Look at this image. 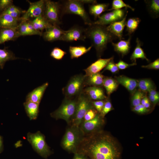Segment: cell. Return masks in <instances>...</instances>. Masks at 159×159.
Segmentation results:
<instances>
[{
  "instance_id": "cell-1",
  "label": "cell",
  "mask_w": 159,
  "mask_h": 159,
  "mask_svg": "<svg viewBox=\"0 0 159 159\" xmlns=\"http://www.w3.org/2000/svg\"><path fill=\"white\" fill-rule=\"evenodd\" d=\"M92 159H119V149L112 137L99 131L84 136L77 148Z\"/></svg>"
},
{
  "instance_id": "cell-2",
  "label": "cell",
  "mask_w": 159,
  "mask_h": 159,
  "mask_svg": "<svg viewBox=\"0 0 159 159\" xmlns=\"http://www.w3.org/2000/svg\"><path fill=\"white\" fill-rule=\"evenodd\" d=\"M85 35L90 39L99 58L107 48V44L117 39L107 29L106 26L93 24L85 29Z\"/></svg>"
},
{
  "instance_id": "cell-3",
  "label": "cell",
  "mask_w": 159,
  "mask_h": 159,
  "mask_svg": "<svg viewBox=\"0 0 159 159\" xmlns=\"http://www.w3.org/2000/svg\"><path fill=\"white\" fill-rule=\"evenodd\" d=\"M85 75L77 74L72 77L62 89L65 98L72 99L77 97L86 87Z\"/></svg>"
},
{
  "instance_id": "cell-4",
  "label": "cell",
  "mask_w": 159,
  "mask_h": 159,
  "mask_svg": "<svg viewBox=\"0 0 159 159\" xmlns=\"http://www.w3.org/2000/svg\"><path fill=\"white\" fill-rule=\"evenodd\" d=\"M78 97L72 99L65 98L59 108L50 114L51 116L56 120H64L69 124L75 113Z\"/></svg>"
},
{
  "instance_id": "cell-5",
  "label": "cell",
  "mask_w": 159,
  "mask_h": 159,
  "mask_svg": "<svg viewBox=\"0 0 159 159\" xmlns=\"http://www.w3.org/2000/svg\"><path fill=\"white\" fill-rule=\"evenodd\" d=\"M66 14H74L79 16L85 24L91 25L93 22L91 20L86 11L84 4L79 0H69L62 5L61 15Z\"/></svg>"
},
{
  "instance_id": "cell-6",
  "label": "cell",
  "mask_w": 159,
  "mask_h": 159,
  "mask_svg": "<svg viewBox=\"0 0 159 159\" xmlns=\"http://www.w3.org/2000/svg\"><path fill=\"white\" fill-rule=\"evenodd\" d=\"M92 101L82 92L78 97L75 111L71 121L70 126L79 128L87 111L94 108Z\"/></svg>"
},
{
  "instance_id": "cell-7",
  "label": "cell",
  "mask_w": 159,
  "mask_h": 159,
  "mask_svg": "<svg viewBox=\"0 0 159 159\" xmlns=\"http://www.w3.org/2000/svg\"><path fill=\"white\" fill-rule=\"evenodd\" d=\"M83 136L79 128L70 126L66 130L61 145L68 151L75 152Z\"/></svg>"
},
{
  "instance_id": "cell-8",
  "label": "cell",
  "mask_w": 159,
  "mask_h": 159,
  "mask_svg": "<svg viewBox=\"0 0 159 159\" xmlns=\"http://www.w3.org/2000/svg\"><path fill=\"white\" fill-rule=\"evenodd\" d=\"M27 139L34 150L42 157L47 158L51 154V151L46 142L45 136L40 131L35 133L28 132Z\"/></svg>"
},
{
  "instance_id": "cell-9",
  "label": "cell",
  "mask_w": 159,
  "mask_h": 159,
  "mask_svg": "<svg viewBox=\"0 0 159 159\" xmlns=\"http://www.w3.org/2000/svg\"><path fill=\"white\" fill-rule=\"evenodd\" d=\"M61 8L62 5L58 2L45 0L43 16L52 24L59 25L61 23Z\"/></svg>"
},
{
  "instance_id": "cell-10",
  "label": "cell",
  "mask_w": 159,
  "mask_h": 159,
  "mask_svg": "<svg viewBox=\"0 0 159 159\" xmlns=\"http://www.w3.org/2000/svg\"><path fill=\"white\" fill-rule=\"evenodd\" d=\"M127 8L113 10L110 12L104 14L100 16L98 19L93 22L92 24L106 26L115 22L122 19L125 16L127 11Z\"/></svg>"
},
{
  "instance_id": "cell-11",
  "label": "cell",
  "mask_w": 159,
  "mask_h": 159,
  "mask_svg": "<svg viewBox=\"0 0 159 159\" xmlns=\"http://www.w3.org/2000/svg\"><path fill=\"white\" fill-rule=\"evenodd\" d=\"M104 122L103 118L98 113L93 119L87 121H82L79 128L83 135L85 136L99 131L98 129Z\"/></svg>"
},
{
  "instance_id": "cell-12",
  "label": "cell",
  "mask_w": 159,
  "mask_h": 159,
  "mask_svg": "<svg viewBox=\"0 0 159 159\" xmlns=\"http://www.w3.org/2000/svg\"><path fill=\"white\" fill-rule=\"evenodd\" d=\"M29 6L27 10L21 17V21H29L32 18H35L44 15L45 0H40L34 2L28 1Z\"/></svg>"
},
{
  "instance_id": "cell-13",
  "label": "cell",
  "mask_w": 159,
  "mask_h": 159,
  "mask_svg": "<svg viewBox=\"0 0 159 159\" xmlns=\"http://www.w3.org/2000/svg\"><path fill=\"white\" fill-rule=\"evenodd\" d=\"M85 29L77 25L73 26L67 31H65L60 40L67 42L77 40L85 41L86 39Z\"/></svg>"
},
{
  "instance_id": "cell-14",
  "label": "cell",
  "mask_w": 159,
  "mask_h": 159,
  "mask_svg": "<svg viewBox=\"0 0 159 159\" xmlns=\"http://www.w3.org/2000/svg\"><path fill=\"white\" fill-rule=\"evenodd\" d=\"M64 31L59 25H52L45 29L42 36L46 41L51 42L59 40Z\"/></svg>"
},
{
  "instance_id": "cell-15",
  "label": "cell",
  "mask_w": 159,
  "mask_h": 159,
  "mask_svg": "<svg viewBox=\"0 0 159 159\" xmlns=\"http://www.w3.org/2000/svg\"><path fill=\"white\" fill-rule=\"evenodd\" d=\"M128 12V11H127L122 19L111 23L107 26V29L120 40L123 39V31L126 25V19Z\"/></svg>"
},
{
  "instance_id": "cell-16",
  "label": "cell",
  "mask_w": 159,
  "mask_h": 159,
  "mask_svg": "<svg viewBox=\"0 0 159 159\" xmlns=\"http://www.w3.org/2000/svg\"><path fill=\"white\" fill-rule=\"evenodd\" d=\"M82 92L91 101L104 100L107 98L100 87L88 86L85 88Z\"/></svg>"
},
{
  "instance_id": "cell-17",
  "label": "cell",
  "mask_w": 159,
  "mask_h": 159,
  "mask_svg": "<svg viewBox=\"0 0 159 159\" xmlns=\"http://www.w3.org/2000/svg\"><path fill=\"white\" fill-rule=\"evenodd\" d=\"M113 58V57H112L108 59H99L84 70L85 72V76L87 77L99 72L105 68L108 62Z\"/></svg>"
},
{
  "instance_id": "cell-18",
  "label": "cell",
  "mask_w": 159,
  "mask_h": 159,
  "mask_svg": "<svg viewBox=\"0 0 159 159\" xmlns=\"http://www.w3.org/2000/svg\"><path fill=\"white\" fill-rule=\"evenodd\" d=\"M48 85V83L46 82L35 88L27 95L26 101L39 104Z\"/></svg>"
},
{
  "instance_id": "cell-19",
  "label": "cell",
  "mask_w": 159,
  "mask_h": 159,
  "mask_svg": "<svg viewBox=\"0 0 159 159\" xmlns=\"http://www.w3.org/2000/svg\"><path fill=\"white\" fill-rule=\"evenodd\" d=\"M16 29L20 36L32 35H42V32L35 30L29 21H21Z\"/></svg>"
},
{
  "instance_id": "cell-20",
  "label": "cell",
  "mask_w": 159,
  "mask_h": 159,
  "mask_svg": "<svg viewBox=\"0 0 159 159\" xmlns=\"http://www.w3.org/2000/svg\"><path fill=\"white\" fill-rule=\"evenodd\" d=\"M21 21L5 13L0 14V28L16 29Z\"/></svg>"
},
{
  "instance_id": "cell-21",
  "label": "cell",
  "mask_w": 159,
  "mask_h": 159,
  "mask_svg": "<svg viewBox=\"0 0 159 159\" xmlns=\"http://www.w3.org/2000/svg\"><path fill=\"white\" fill-rule=\"evenodd\" d=\"M20 36L16 29L0 28V45L9 41H14Z\"/></svg>"
},
{
  "instance_id": "cell-22",
  "label": "cell",
  "mask_w": 159,
  "mask_h": 159,
  "mask_svg": "<svg viewBox=\"0 0 159 159\" xmlns=\"http://www.w3.org/2000/svg\"><path fill=\"white\" fill-rule=\"evenodd\" d=\"M115 80L119 84L125 87L131 93L134 92L138 87V81L124 75L115 77Z\"/></svg>"
},
{
  "instance_id": "cell-23",
  "label": "cell",
  "mask_w": 159,
  "mask_h": 159,
  "mask_svg": "<svg viewBox=\"0 0 159 159\" xmlns=\"http://www.w3.org/2000/svg\"><path fill=\"white\" fill-rule=\"evenodd\" d=\"M131 36H129L128 39L121 40L116 43L111 42L114 50L122 57L126 55L129 52L130 48V41Z\"/></svg>"
},
{
  "instance_id": "cell-24",
  "label": "cell",
  "mask_w": 159,
  "mask_h": 159,
  "mask_svg": "<svg viewBox=\"0 0 159 159\" xmlns=\"http://www.w3.org/2000/svg\"><path fill=\"white\" fill-rule=\"evenodd\" d=\"M39 104L30 101H26L24 103L25 112L30 120H35L37 118L39 112Z\"/></svg>"
},
{
  "instance_id": "cell-25",
  "label": "cell",
  "mask_w": 159,
  "mask_h": 159,
  "mask_svg": "<svg viewBox=\"0 0 159 159\" xmlns=\"http://www.w3.org/2000/svg\"><path fill=\"white\" fill-rule=\"evenodd\" d=\"M85 83L87 86L100 87L103 86L104 76L100 73H97L85 77Z\"/></svg>"
},
{
  "instance_id": "cell-26",
  "label": "cell",
  "mask_w": 159,
  "mask_h": 159,
  "mask_svg": "<svg viewBox=\"0 0 159 159\" xmlns=\"http://www.w3.org/2000/svg\"><path fill=\"white\" fill-rule=\"evenodd\" d=\"M29 21L35 30L41 32L52 25L46 20L43 15Z\"/></svg>"
},
{
  "instance_id": "cell-27",
  "label": "cell",
  "mask_w": 159,
  "mask_h": 159,
  "mask_svg": "<svg viewBox=\"0 0 159 159\" xmlns=\"http://www.w3.org/2000/svg\"><path fill=\"white\" fill-rule=\"evenodd\" d=\"M136 47L130 57V60L135 63H136V59L139 58L145 59L149 62V59L146 57L143 49L141 47L143 43L138 38L136 39Z\"/></svg>"
},
{
  "instance_id": "cell-28",
  "label": "cell",
  "mask_w": 159,
  "mask_h": 159,
  "mask_svg": "<svg viewBox=\"0 0 159 159\" xmlns=\"http://www.w3.org/2000/svg\"><path fill=\"white\" fill-rule=\"evenodd\" d=\"M109 6V3H97L90 5L89 13L94 16L95 19H96L102 13L107 10Z\"/></svg>"
},
{
  "instance_id": "cell-29",
  "label": "cell",
  "mask_w": 159,
  "mask_h": 159,
  "mask_svg": "<svg viewBox=\"0 0 159 159\" xmlns=\"http://www.w3.org/2000/svg\"><path fill=\"white\" fill-rule=\"evenodd\" d=\"M92 46L86 48L83 46H70L69 52L72 59L78 58L89 52L91 49Z\"/></svg>"
},
{
  "instance_id": "cell-30",
  "label": "cell",
  "mask_w": 159,
  "mask_h": 159,
  "mask_svg": "<svg viewBox=\"0 0 159 159\" xmlns=\"http://www.w3.org/2000/svg\"><path fill=\"white\" fill-rule=\"evenodd\" d=\"M147 9L151 16L153 18H157L159 16V0H144Z\"/></svg>"
},
{
  "instance_id": "cell-31",
  "label": "cell",
  "mask_w": 159,
  "mask_h": 159,
  "mask_svg": "<svg viewBox=\"0 0 159 159\" xmlns=\"http://www.w3.org/2000/svg\"><path fill=\"white\" fill-rule=\"evenodd\" d=\"M20 59L16 57L14 53L9 50L6 47L3 49H0V68H4L5 63L9 60Z\"/></svg>"
},
{
  "instance_id": "cell-32",
  "label": "cell",
  "mask_w": 159,
  "mask_h": 159,
  "mask_svg": "<svg viewBox=\"0 0 159 159\" xmlns=\"http://www.w3.org/2000/svg\"><path fill=\"white\" fill-rule=\"evenodd\" d=\"M118 83L117 81L111 77H105L103 85L105 88L107 94L109 96L117 88Z\"/></svg>"
},
{
  "instance_id": "cell-33",
  "label": "cell",
  "mask_w": 159,
  "mask_h": 159,
  "mask_svg": "<svg viewBox=\"0 0 159 159\" xmlns=\"http://www.w3.org/2000/svg\"><path fill=\"white\" fill-rule=\"evenodd\" d=\"M141 19L138 17L130 18L126 21V31L127 32V35L131 36L138 29Z\"/></svg>"
},
{
  "instance_id": "cell-34",
  "label": "cell",
  "mask_w": 159,
  "mask_h": 159,
  "mask_svg": "<svg viewBox=\"0 0 159 159\" xmlns=\"http://www.w3.org/2000/svg\"><path fill=\"white\" fill-rule=\"evenodd\" d=\"M138 87L139 90L143 92H148L152 90H155V87L151 80L143 79L138 81Z\"/></svg>"
},
{
  "instance_id": "cell-35",
  "label": "cell",
  "mask_w": 159,
  "mask_h": 159,
  "mask_svg": "<svg viewBox=\"0 0 159 159\" xmlns=\"http://www.w3.org/2000/svg\"><path fill=\"white\" fill-rule=\"evenodd\" d=\"M25 11L13 4L8 7L1 13L8 14L15 19L21 20L20 15L22 13H24Z\"/></svg>"
},
{
  "instance_id": "cell-36",
  "label": "cell",
  "mask_w": 159,
  "mask_h": 159,
  "mask_svg": "<svg viewBox=\"0 0 159 159\" xmlns=\"http://www.w3.org/2000/svg\"><path fill=\"white\" fill-rule=\"evenodd\" d=\"M124 7L129 8L133 11L135 10L134 8L125 3L122 0H113L112 2L111 8L108 9L107 11L120 9Z\"/></svg>"
},
{
  "instance_id": "cell-37",
  "label": "cell",
  "mask_w": 159,
  "mask_h": 159,
  "mask_svg": "<svg viewBox=\"0 0 159 159\" xmlns=\"http://www.w3.org/2000/svg\"><path fill=\"white\" fill-rule=\"evenodd\" d=\"M144 96V92L139 90L135 91L131 100L132 106L134 107L140 104L141 100Z\"/></svg>"
},
{
  "instance_id": "cell-38",
  "label": "cell",
  "mask_w": 159,
  "mask_h": 159,
  "mask_svg": "<svg viewBox=\"0 0 159 159\" xmlns=\"http://www.w3.org/2000/svg\"><path fill=\"white\" fill-rule=\"evenodd\" d=\"M67 52L58 47L54 48L52 50L50 56L53 59L57 60H61Z\"/></svg>"
},
{
  "instance_id": "cell-39",
  "label": "cell",
  "mask_w": 159,
  "mask_h": 159,
  "mask_svg": "<svg viewBox=\"0 0 159 159\" xmlns=\"http://www.w3.org/2000/svg\"><path fill=\"white\" fill-rule=\"evenodd\" d=\"M112 109V106L111 102L109 100L105 101L103 107L100 112L99 113L101 116L104 118L105 116Z\"/></svg>"
},
{
  "instance_id": "cell-40",
  "label": "cell",
  "mask_w": 159,
  "mask_h": 159,
  "mask_svg": "<svg viewBox=\"0 0 159 159\" xmlns=\"http://www.w3.org/2000/svg\"><path fill=\"white\" fill-rule=\"evenodd\" d=\"M98 113L95 108L89 109L85 115L82 121H87L93 119Z\"/></svg>"
},
{
  "instance_id": "cell-41",
  "label": "cell",
  "mask_w": 159,
  "mask_h": 159,
  "mask_svg": "<svg viewBox=\"0 0 159 159\" xmlns=\"http://www.w3.org/2000/svg\"><path fill=\"white\" fill-rule=\"evenodd\" d=\"M113 58L111 59L107 64L104 69V71L109 70L113 73L118 72L119 69L113 60Z\"/></svg>"
},
{
  "instance_id": "cell-42",
  "label": "cell",
  "mask_w": 159,
  "mask_h": 159,
  "mask_svg": "<svg viewBox=\"0 0 159 159\" xmlns=\"http://www.w3.org/2000/svg\"><path fill=\"white\" fill-rule=\"evenodd\" d=\"M13 4L12 0H0V14Z\"/></svg>"
},
{
  "instance_id": "cell-43",
  "label": "cell",
  "mask_w": 159,
  "mask_h": 159,
  "mask_svg": "<svg viewBox=\"0 0 159 159\" xmlns=\"http://www.w3.org/2000/svg\"><path fill=\"white\" fill-rule=\"evenodd\" d=\"M105 101L104 100L92 101V103L94 107L99 113H100L102 110Z\"/></svg>"
},
{
  "instance_id": "cell-44",
  "label": "cell",
  "mask_w": 159,
  "mask_h": 159,
  "mask_svg": "<svg viewBox=\"0 0 159 159\" xmlns=\"http://www.w3.org/2000/svg\"><path fill=\"white\" fill-rule=\"evenodd\" d=\"M149 109L145 107L141 104L133 107L132 110L137 113L143 114L148 112Z\"/></svg>"
},
{
  "instance_id": "cell-45",
  "label": "cell",
  "mask_w": 159,
  "mask_h": 159,
  "mask_svg": "<svg viewBox=\"0 0 159 159\" xmlns=\"http://www.w3.org/2000/svg\"><path fill=\"white\" fill-rule=\"evenodd\" d=\"M116 64L119 69L123 70L130 67L136 65L137 64L136 63L133 62L132 64H128L120 60Z\"/></svg>"
},
{
  "instance_id": "cell-46",
  "label": "cell",
  "mask_w": 159,
  "mask_h": 159,
  "mask_svg": "<svg viewBox=\"0 0 159 159\" xmlns=\"http://www.w3.org/2000/svg\"><path fill=\"white\" fill-rule=\"evenodd\" d=\"M141 67L150 69H159V59L158 58L150 64L146 65H143Z\"/></svg>"
},
{
  "instance_id": "cell-47",
  "label": "cell",
  "mask_w": 159,
  "mask_h": 159,
  "mask_svg": "<svg viewBox=\"0 0 159 159\" xmlns=\"http://www.w3.org/2000/svg\"><path fill=\"white\" fill-rule=\"evenodd\" d=\"M141 104L147 109L149 108L150 105V101L146 96H145L143 98L141 101Z\"/></svg>"
},
{
  "instance_id": "cell-48",
  "label": "cell",
  "mask_w": 159,
  "mask_h": 159,
  "mask_svg": "<svg viewBox=\"0 0 159 159\" xmlns=\"http://www.w3.org/2000/svg\"><path fill=\"white\" fill-rule=\"evenodd\" d=\"M148 98L150 101L154 105L156 104L159 100V96H154L149 95Z\"/></svg>"
},
{
  "instance_id": "cell-49",
  "label": "cell",
  "mask_w": 159,
  "mask_h": 159,
  "mask_svg": "<svg viewBox=\"0 0 159 159\" xmlns=\"http://www.w3.org/2000/svg\"><path fill=\"white\" fill-rule=\"evenodd\" d=\"M80 1L84 4H94L97 3V1L96 0H80Z\"/></svg>"
},
{
  "instance_id": "cell-50",
  "label": "cell",
  "mask_w": 159,
  "mask_h": 159,
  "mask_svg": "<svg viewBox=\"0 0 159 159\" xmlns=\"http://www.w3.org/2000/svg\"><path fill=\"white\" fill-rule=\"evenodd\" d=\"M149 95L154 96H159L158 92L156 91L155 90H152L148 92Z\"/></svg>"
},
{
  "instance_id": "cell-51",
  "label": "cell",
  "mask_w": 159,
  "mask_h": 159,
  "mask_svg": "<svg viewBox=\"0 0 159 159\" xmlns=\"http://www.w3.org/2000/svg\"><path fill=\"white\" fill-rule=\"evenodd\" d=\"M3 138L0 135V153L3 151Z\"/></svg>"
},
{
  "instance_id": "cell-52",
  "label": "cell",
  "mask_w": 159,
  "mask_h": 159,
  "mask_svg": "<svg viewBox=\"0 0 159 159\" xmlns=\"http://www.w3.org/2000/svg\"><path fill=\"white\" fill-rule=\"evenodd\" d=\"M74 159H86L82 155L76 154Z\"/></svg>"
},
{
  "instance_id": "cell-53",
  "label": "cell",
  "mask_w": 159,
  "mask_h": 159,
  "mask_svg": "<svg viewBox=\"0 0 159 159\" xmlns=\"http://www.w3.org/2000/svg\"></svg>"
}]
</instances>
